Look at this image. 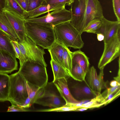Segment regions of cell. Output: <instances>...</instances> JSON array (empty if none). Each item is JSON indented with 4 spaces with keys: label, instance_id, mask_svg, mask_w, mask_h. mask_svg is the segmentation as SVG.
<instances>
[{
    "label": "cell",
    "instance_id": "obj_1",
    "mask_svg": "<svg viewBox=\"0 0 120 120\" xmlns=\"http://www.w3.org/2000/svg\"><path fill=\"white\" fill-rule=\"evenodd\" d=\"M26 35L36 45L48 49L56 40L54 28L41 23L25 20Z\"/></svg>",
    "mask_w": 120,
    "mask_h": 120
},
{
    "label": "cell",
    "instance_id": "obj_2",
    "mask_svg": "<svg viewBox=\"0 0 120 120\" xmlns=\"http://www.w3.org/2000/svg\"><path fill=\"white\" fill-rule=\"evenodd\" d=\"M28 84L43 88L48 82L46 67L37 62L26 60L18 71Z\"/></svg>",
    "mask_w": 120,
    "mask_h": 120
},
{
    "label": "cell",
    "instance_id": "obj_3",
    "mask_svg": "<svg viewBox=\"0 0 120 120\" xmlns=\"http://www.w3.org/2000/svg\"><path fill=\"white\" fill-rule=\"evenodd\" d=\"M55 41L67 47L80 49L84 43L81 34L68 21L59 24L54 27Z\"/></svg>",
    "mask_w": 120,
    "mask_h": 120
},
{
    "label": "cell",
    "instance_id": "obj_4",
    "mask_svg": "<svg viewBox=\"0 0 120 120\" xmlns=\"http://www.w3.org/2000/svg\"><path fill=\"white\" fill-rule=\"evenodd\" d=\"M9 76L10 86L8 101L12 105L22 107L28 96L27 82L18 71Z\"/></svg>",
    "mask_w": 120,
    "mask_h": 120
},
{
    "label": "cell",
    "instance_id": "obj_5",
    "mask_svg": "<svg viewBox=\"0 0 120 120\" xmlns=\"http://www.w3.org/2000/svg\"><path fill=\"white\" fill-rule=\"evenodd\" d=\"M44 89L43 94L34 103L48 107L51 109L60 107L66 104L65 101L52 81L48 82L44 87Z\"/></svg>",
    "mask_w": 120,
    "mask_h": 120
},
{
    "label": "cell",
    "instance_id": "obj_6",
    "mask_svg": "<svg viewBox=\"0 0 120 120\" xmlns=\"http://www.w3.org/2000/svg\"><path fill=\"white\" fill-rule=\"evenodd\" d=\"M17 44L26 60L37 62L47 67V65L44 57L45 54L44 49L38 46L26 35L22 42H20L18 39Z\"/></svg>",
    "mask_w": 120,
    "mask_h": 120
},
{
    "label": "cell",
    "instance_id": "obj_7",
    "mask_svg": "<svg viewBox=\"0 0 120 120\" xmlns=\"http://www.w3.org/2000/svg\"><path fill=\"white\" fill-rule=\"evenodd\" d=\"M71 15L70 11L65 8L48 12L46 15L41 17L32 19H25L30 22L46 25L54 28L56 26L61 23L70 21Z\"/></svg>",
    "mask_w": 120,
    "mask_h": 120
},
{
    "label": "cell",
    "instance_id": "obj_8",
    "mask_svg": "<svg viewBox=\"0 0 120 120\" xmlns=\"http://www.w3.org/2000/svg\"><path fill=\"white\" fill-rule=\"evenodd\" d=\"M104 44L103 52L98 64V67L100 69L104 68L107 64L120 56V33Z\"/></svg>",
    "mask_w": 120,
    "mask_h": 120
},
{
    "label": "cell",
    "instance_id": "obj_9",
    "mask_svg": "<svg viewBox=\"0 0 120 120\" xmlns=\"http://www.w3.org/2000/svg\"><path fill=\"white\" fill-rule=\"evenodd\" d=\"M103 17L102 7L98 0H87L84 18L77 30L82 34L90 22L95 19H101Z\"/></svg>",
    "mask_w": 120,
    "mask_h": 120
},
{
    "label": "cell",
    "instance_id": "obj_10",
    "mask_svg": "<svg viewBox=\"0 0 120 120\" xmlns=\"http://www.w3.org/2000/svg\"><path fill=\"white\" fill-rule=\"evenodd\" d=\"M104 68L100 69L98 75L94 67L91 66L86 73L85 79V82L91 89L100 93L102 90L108 88V81L105 82L103 79Z\"/></svg>",
    "mask_w": 120,
    "mask_h": 120
},
{
    "label": "cell",
    "instance_id": "obj_11",
    "mask_svg": "<svg viewBox=\"0 0 120 120\" xmlns=\"http://www.w3.org/2000/svg\"><path fill=\"white\" fill-rule=\"evenodd\" d=\"M87 0H73L69 10L71 14V22L77 29L83 20L85 11Z\"/></svg>",
    "mask_w": 120,
    "mask_h": 120
},
{
    "label": "cell",
    "instance_id": "obj_12",
    "mask_svg": "<svg viewBox=\"0 0 120 120\" xmlns=\"http://www.w3.org/2000/svg\"><path fill=\"white\" fill-rule=\"evenodd\" d=\"M68 86L73 97L80 101L91 100L101 94L92 90L86 83L85 85L76 84Z\"/></svg>",
    "mask_w": 120,
    "mask_h": 120
},
{
    "label": "cell",
    "instance_id": "obj_13",
    "mask_svg": "<svg viewBox=\"0 0 120 120\" xmlns=\"http://www.w3.org/2000/svg\"><path fill=\"white\" fill-rule=\"evenodd\" d=\"M4 11L16 33L18 40L22 42L26 36L25 20L6 9Z\"/></svg>",
    "mask_w": 120,
    "mask_h": 120
},
{
    "label": "cell",
    "instance_id": "obj_14",
    "mask_svg": "<svg viewBox=\"0 0 120 120\" xmlns=\"http://www.w3.org/2000/svg\"><path fill=\"white\" fill-rule=\"evenodd\" d=\"M15 57L4 50H0V72L10 73L18 70Z\"/></svg>",
    "mask_w": 120,
    "mask_h": 120
},
{
    "label": "cell",
    "instance_id": "obj_15",
    "mask_svg": "<svg viewBox=\"0 0 120 120\" xmlns=\"http://www.w3.org/2000/svg\"><path fill=\"white\" fill-rule=\"evenodd\" d=\"M52 82L58 90L61 96L65 101L66 104L79 103L81 102L76 99L71 94L68 85L67 79L64 78L56 79Z\"/></svg>",
    "mask_w": 120,
    "mask_h": 120
},
{
    "label": "cell",
    "instance_id": "obj_16",
    "mask_svg": "<svg viewBox=\"0 0 120 120\" xmlns=\"http://www.w3.org/2000/svg\"><path fill=\"white\" fill-rule=\"evenodd\" d=\"M66 4H61L55 5H41L28 12H26L25 19H32L38 17L48 12L61 9L65 8Z\"/></svg>",
    "mask_w": 120,
    "mask_h": 120
},
{
    "label": "cell",
    "instance_id": "obj_17",
    "mask_svg": "<svg viewBox=\"0 0 120 120\" xmlns=\"http://www.w3.org/2000/svg\"><path fill=\"white\" fill-rule=\"evenodd\" d=\"M47 49L51 59L66 70L63 60L64 45L55 41Z\"/></svg>",
    "mask_w": 120,
    "mask_h": 120
},
{
    "label": "cell",
    "instance_id": "obj_18",
    "mask_svg": "<svg viewBox=\"0 0 120 120\" xmlns=\"http://www.w3.org/2000/svg\"><path fill=\"white\" fill-rule=\"evenodd\" d=\"M10 86L9 75L0 72V101H8Z\"/></svg>",
    "mask_w": 120,
    "mask_h": 120
},
{
    "label": "cell",
    "instance_id": "obj_19",
    "mask_svg": "<svg viewBox=\"0 0 120 120\" xmlns=\"http://www.w3.org/2000/svg\"><path fill=\"white\" fill-rule=\"evenodd\" d=\"M120 22L107 20L104 34V44L107 42L114 36L120 33Z\"/></svg>",
    "mask_w": 120,
    "mask_h": 120
},
{
    "label": "cell",
    "instance_id": "obj_20",
    "mask_svg": "<svg viewBox=\"0 0 120 120\" xmlns=\"http://www.w3.org/2000/svg\"><path fill=\"white\" fill-rule=\"evenodd\" d=\"M0 30L6 33L11 39H18L17 36L4 11L0 13Z\"/></svg>",
    "mask_w": 120,
    "mask_h": 120
},
{
    "label": "cell",
    "instance_id": "obj_21",
    "mask_svg": "<svg viewBox=\"0 0 120 120\" xmlns=\"http://www.w3.org/2000/svg\"><path fill=\"white\" fill-rule=\"evenodd\" d=\"M71 53L72 62L77 63L86 73L90 65L88 57L83 52L80 50L71 52Z\"/></svg>",
    "mask_w": 120,
    "mask_h": 120
},
{
    "label": "cell",
    "instance_id": "obj_22",
    "mask_svg": "<svg viewBox=\"0 0 120 120\" xmlns=\"http://www.w3.org/2000/svg\"><path fill=\"white\" fill-rule=\"evenodd\" d=\"M11 39L7 34L0 30V50L5 51L15 57V53L11 42Z\"/></svg>",
    "mask_w": 120,
    "mask_h": 120
},
{
    "label": "cell",
    "instance_id": "obj_23",
    "mask_svg": "<svg viewBox=\"0 0 120 120\" xmlns=\"http://www.w3.org/2000/svg\"><path fill=\"white\" fill-rule=\"evenodd\" d=\"M4 9L10 11L19 17L25 19L26 12L15 0H6Z\"/></svg>",
    "mask_w": 120,
    "mask_h": 120
},
{
    "label": "cell",
    "instance_id": "obj_24",
    "mask_svg": "<svg viewBox=\"0 0 120 120\" xmlns=\"http://www.w3.org/2000/svg\"><path fill=\"white\" fill-rule=\"evenodd\" d=\"M50 64L53 73V81L59 78H64L67 79L70 76L67 70L62 67L51 59Z\"/></svg>",
    "mask_w": 120,
    "mask_h": 120
},
{
    "label": "cell",
    "instance_id": "obj_25",
    "mask_svg": "<svg viewBox=\"0 0 120 120\" xmlns=\"http://www.w3.org/2000/svg\"><path fill=\"white\" fill-rule=\"evenodd\" d=\"M105 99L101 93L94 98L91 99L90 101L85 103L82 104L75 106L78 108H84L88 109L97 108L103 105H106Z\"/></svg>",
    "mask_w": 120,
    "mask_h": 120
},
{
    "label": "cell",
    "instance_id": "obj_26",
    "mask_svg": "<svg viewBox=\"0 0 120 120\" xmlns=\"http://www.w3.org/2000/svg\"><path fill=\"white\" fill-rule=\"evenodd\" d=\"M27 87L28 97L30 99L32 105L34 104L36 101L43 94L44 91V87L39 88L29 84L27 82Z\"/></svg>",
    "mask_w": 120,
    "mask_h": 120
},
{
    "label": "cell",
    "instance_id": "obj_27",
    "mask_svg": "<svg viewBox=\"0 0 120 120\" xmlns=\"http://www.w3.org/2000/svg\"><path fill=\"white\" fill-rule=\"evenodd\" d=\"M72 62L70 77L75 80L80 82L85 81L86 73L77 63Z\"/></svg>",
    "mask_w": 120,
    "mask_h": 120
},
{
    "label": "cell",
    "instance_id": "obj_28",
    "mask_svg": "<svg viewBox=\"0 0 120 120\" xmlns=\"http://www.w3.org/2000/svg\"><path fill=\"white\" fill-rule=\"evenodd\" d=\"M71 51L64 45L63 60L65 67L70 77L72 66Z\"/></svg>",
    "mask_w": 120,
    "mask_h": 120
},
{
    "label": "cell",
    "instance_id": "obj_29",
    "mask_svg": "<svg viewBox=\"0 0 120 120\" xmlns=\"http://www.w3.org/2000/svg\"><path fill=\"white\" fill-rule=\"evenodd\" d=\"M101 19H95L90 22L83 30V32H86L90 33L96 34L102 23Z\"/></svg>",
    "mask_w": 120,
    "mask_h": 120
},
{
    "label": "cell",
    "instance_id": "obj_30",
    "mask_svg": "<svg viewBox=\"0 0 120 120\" xmlns=\"http://www.w3.org/2000/svg\"><path fill=\"white\" fill-rule=\"evenodd\" d=\"M18 39H11V42L15 53V57L18 59L19 61L20 66L26 60L21 52L18 45Z\"/></svg>",
    "mask_w": 120,
    "mask_h": 120
},
{
    "label": "cell",
    "instance_id": "obj_31",
    "mask_svg": "<svg viewBox=\"0 0 120 120\" xmlns=\"http://www.w3.org/2000/svg\"><path fill=\"white\" fill-rule=\"evenodd\" d=\"M73 0H45L41 5H55L65 4L70 6Z\"/></svg>",
    "mask_w": 120,
    "mask_h": 120
},
{
    "label": "cell",
    "instance_id": "obj_32",
    "mask_svg": "<svg viewBox=\"0 0 120 120\" xmlns=\"http://www.w3.org/2000/svg\"><path fill=\"white\" fill-rule=\"evenodd\" d=\"M114 12L117 21L120 22V0H112Z\"/></svg>",
    "mask_w": 120,
    "mask_h": 120
},
{
    "label": "cell",
    "instance_id": "obj_33",
    "mask_svg": "<svg viewBox=\"0 0 120 120\" xmlns=\"http://www.w3.org/2000/svg\"><path fill=\"white\" fill-rule=\"evenodd\" d=\"M45 0H30L26 12L33 10L41 5Z\"/></svg>",
    "mask_w": 120,
    "mask_h": 120
},
{
    "label": "cell",
    "instance_id": "obj_34",
    "mask_svg": "<svg viewBox=\"0 0 120 120\" xmlns=\"http://www.w3.org/2000/svg\"><path fill=\"white\" fill-rule=\"evenodd\" d=\"M120 86H117L114 87L108 88L101 94L105 99L109 95L115 92L118 89L120 88Z\"/></svg>",
    "mask_w": 120,
    "mask_h": 120
},
{
    "label": "cell",
    "instance_id": "obj_35",
    "mask_svg": "<svg viewBox=\"0 0 120 120\" xmlns=\"http://www.w3.org/2000/svg\"><path fill=\"white\" fill-rule=\"evenodd\" d=\"M30 111L28 108H25L21 106L12 105L8 107L7 112H28Z\"/></svg>",
    "mask_w": 120,
    "mask_h": 120
},
{
    "label": "cell",
    "instance_id": "obj_36",
    "mask_svg": "<svg viewBox=\"0 0 120 120\" xmlns=\"http://www.w3.org/2000/svg\"><path fill=\"white\" fill-rule=\"evenodd\" d=\"M120 94V88L115 92L109 95L105 99V101L106 102V105L110 103L118 96H119Z\"/></svg>",
    "mask_w": 120,
    "mask_h": 120
},
{
    "label": "cell",
    "instance_id": "obj_37",
    "mask_svg": "<svg viewBox=\"0 0 120 120\" xmlns=\"http://www.w3.org/2000/svg\"><path fill=\"white\" fill-rule=\"evenodd\" d=\"M26 12L30 0H15Z\"/></svg>",
    "mask_w": 120,
    "mask_h": 120
},
{
    "label": "cell",
    "instance_id": "obj_38",
    "mask_svg": "<svg viewBox=\"0 0 120 120\" xmlns=\"http://www.w3.org/2000/svg\"><path fill=\"white\" fill-rule=\"evenodd\" d=\"M97 38L98 41H101L104 40V36L102 34L98 33L97 34Z\"/></svg>",
    "mask_w": 120,
    "mask_h": 120
},
{
    "label": "cell",
    "instance_id": "obj_39",
    "mask_svg": "<svg viewBox=\"0 0 120 120\" xmlns=\"http://www.w3.org/2000/svg\"><path fill=\"white\" fill-rule=\"evenodd\" d=\"M110 85L111 87H114L117 86H120V83L117 81L114 80L110 82Z\"/></svg>",
    "mask_w": 120,
    "mask_h": 120
},
{
    "label": "cell",
    "instance_id": "obj_40",
    "mask_svg": "<svg viewBox=\"0 0 120 120\" xmlns=\"http://www.w3.org/2000/svg\"><path fill=\"white\" fill-rule=\"evenodd\" d=\"M6 0H0V5L4 9L6 5Z\"/></svg>",
    "mask_w": 120,
    "mask_h": 120
},
{
    "label": "cell",
    "instance_id": "obj_41",
    "mask_svg": "<svg viewBox=\"0 0 120 120\" xmlns=\"http://www.w3.org/2000/svg\"><path fill=\"white\" fill-rule=\"evenodd\" d=\"M87 108H78L76 110V111H83L86 110L87 109Z\"/></svg>",
    "mask_w": 120,
    "mask_h": 120
},
{
    "label": "cell",
    "instance_id": "obj_42",
    "mask_svg": "<svg viewBox=\"0 0 120 120\" xmlns=\"http://www.w3.org/2000/svg\"><path fill=\"white\" fill-rule=\"evenodd\" d=\"M114 80L120 83V75H118L116 77H114Z\"/></svg>",
    "mask_w": 120,
    "mask_h": 120
},
{
    "label": "cell",
    "instance_id": "obj_43",
    "mask_svg": "<svg viewBox=\"0 0 120 120\" xmlns=\"http://www.w3.org/2000/svg\"><path fill=\"white\" fill-rule=\"evenodd\" d=\"M4 11V9H3L1 6L0 5V13H1Z\"/></svg>",
    "mask_w": 120,
    "mask_h": 120
}]
</instances>
